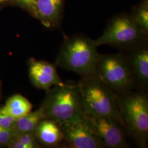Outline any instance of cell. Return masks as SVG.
<instances>
[{
  "instance_id": "1",
  "label": "cell",
  "mask_w": 148,
  "mask_h": 148,
  "mask_svg": "<svg viewBox=\"0 0 148 148\" xmlns=\"http://www.w3.org/2000/svg\"><path fill=\"white\" fill-rule=\"evenodd\" d=\"M41 107L46 119L58 124L86 117L77 84H64L48 89Z\"/></svg>"
},
{
  "instance_id": "2",
  "label": "cell",
  "mask_w": 148,
  "mask_h": 148,
  "mask_svg": "<svg viewBox=\"0 0 148 148\" xmlns=\"http://www.w3.org/2000/svg\"><path fill=\"white\" fill-rule=\"evenodd\" d=\"M95 40L85 35L68 37L56 59L55 65L80 76L96 75L99 54Z\"/></svg>"
},
{
  "instance_id": "3",
  "label": "cell",
  "mask_w": 148,
  "mask_h": 148,
  "mask_svg": "<svg viewBox=\"0 0 148 148\" xmlns=\"http://www.w3.org/2000/svg\"><path fill=\"white\" fill-rule=\"evenodd\" d=\"M77 85L87 116L111 117L124 125L116 95L96 75L82 76Z\"/></svg>"
},
{
  "instance_id": "4",
  "label": "cell",
  "mask_w": 148,
  "mask_h": 148,
  "mask_svg": "<svg viewBox=\"0 0 148 148\" xmlns=\"http://www.w3.org/2000/svg\"><path fill=\"white\" fill-rule=\"evenodd\" d=\"M116 97L124 125L141 147L145 146L148 137V95L142 91L131 90Z\"/></svg>"
},
{
  "instance_id": "5",
  "label": "cell",
  "mask_w": 148,
  "mask_h": 148,
  "mask_svg": "<svg viewBox=\"0 0 148 148\" xmlns=\"http://www.w3.org/2000/svg\"><path fill=\"white\" fill-rule=\"evenodd\" d=\"M96 75L119 94L131 90L136 85L125 56L120 53L99 54Z\"/></svg>"
},
{
  "instance_id": "6",
  "label": "cell",
  "mask_w": 148,
  "mask_h": 148,
  "mask_svg": "<svg viewBox=\"0 0 148 148\" xmlns=\"http://www.w3.org/2000/svg\"><path fill=\"white\" fill-rule=\"evenodd\" d=\"M145 35L132 17L119 15L111 19L101 37L95 41L98 47L107 45L117 47H132L141 42Z\"/></svg>"
},
{
  "instance_id": "7",
  "label": "cell",
  "mask_w": 148,
  "mask_h": 148,
  "mask_svg": "<svg viewBox=\"0 0 148 148\" xmlns=\"http://www.w3.org/2000/svg\"><path fill=\"white\" fill-rule=\"evenodd\" d=\"M87 116L88 121L102 148H122L128 147L123 125L115 118L109 116Z\"/></svg>"
},
{
  "instance_id": "8",
  "label": "cell",
  "mask_w": 148,
  "mask_h": 148,
  "mask_svg": "<svg viewBox=\"0 0 148 148\" xmlns=\"http://www.w3.org/2000/svg\"><path fill=\"white\" fill-rule=\"evenodd\" d=\"M64 139L75 148H101V144L90 127L87 116L76 122H65L59 124Z\"/></svg>"
},
{
  "instance_id": "9",
  "label": "cell",
  "mask_w": 148,
  "mask_h": 148,
  "mask_svg": "<svg viewBox=\"0 0 148 148\" xmlns=\"http://www.w3.org/2000/svg\"><path fill=\"white\" fill-rule=\"evenodd\" d=\"M28 65L30 79L38 88L47 90L53 86L64 84L59 76L55 64L31 58Z\"/></svg>"
},
{
  "instance_id": "10",
  "label": "cell",
  "mask_w": 148,
  "mask_h": 148,
  "mask_svg": "<svg viewBox=\"0 0 148 148\" xmlns=\"http://www.w3.org/2000/svg\"><path fill=\"white\" fill-rule=\"evenodd\" d=\"M133 47L130 54L125 57L135 84L140 88H146L148 84V47L141 42Z\"/></svg>"
},
{
  "instance_id": "11",
  "label": "cell",
  "mask_w": 148,
  "mask_h": 148,
  "mask_svg": "<svg viewBox=\"0 0 148 148\" xmlns=\"http://www.w3.org/2000/svg\"><path fill=\"white\" fill-rule=\"evenodd\" d=\"M63 0H37L34 14L47 27L58 25L61 18Z\"/></svg>"
},
{
  "instance_id": "12",
  "label": "cell",
  "mask_w": 148,
  "mask_h": 148,
  "mask_svg": "<svg viewBox=\"0 0 148 148\" xmlns=\"http://www.w3.org/2000/svg\"><path fill=\"white\" fill-rule=\"evenodd\" d=\"M34 134L38 142L47 147L58 145L64 139L63 134L58 123L46 118L38 123Z\"/></svg>"
},
{
  "instance_id": "13",
  "label": "cell",
  "mask_w": 148,
  "mask_h": 148,
  "mask_svg": "<svg viewBox=\"0 0 148 148\" xmlns=\"http://www.w3.org/2000/svg\"><path fill=\"white\" fill-rule=\"evenodd\" d=\"M46 119L41 107L36 110L30 111L16 119L12 131L13 136L27 133H35L38 123Z\"/></svg>"
},
{
  "instance_id": "14",
  "label": "cell",
  "mask_w": 148,
  "mask_h": 148,
  "mask_svg": "<svg viewBox=\"0 0 148 148\" xmlns=\"http://www.w3.org/2000/svg\"><path fill=\"white\" fill-rule=\"evenodd\" d=\"M1 108L5 113L17 119L32 111V104L24 96L16 95L8 98Z\"/></svg>"
},
{
  "instance_id": "15",
  "label": "cell",
  "mask_w": 148,
  "mask_h": 148,
  "mask_svg": "<svg viewBox=\"0 0 148 148\" xmlns=\"http://www.w3.org/2000/svg\"><path fill=\"white\" fill-rule=\"evenodd\" d=\"M9 148H40L34 133H27L13 136L6 145Z\"/></svg>"
},
{
  "instance_id": "16",
  "label": "cell",
  "mask_w": 148,
  "mask_h": 148,
  "mask_svg": "<svg viewBox=\"0 0 148 148\" xmlns=\"http://www.w3.org/2000/svg\"><path fill=\"white\" fill-rule=\"evenodd\" d=\"M132 17L138 27L147 34L148 32V0L143 1Z\"/></svg>"
},
{
  "instance_id": "17",
  "label": "cell",
  "mask_w": 148,
  "mask_h": 148,
  "mask_svg": "<svg viewBox=\"0 0 148 148\" xmlns=\"http://www.w3.org/2000/svg\"><path fill=\"white\" fill-rule=\"evenodd\" d=\"M16 120V119L5 113L1 108H0V127L12 131Z\"/></svg>"
},
{
  "instance_id": "18",
  "label": "cell",
  "mask_w": 148,
  "mask_h": 148,
  "mask_svg": "<svg viewBox=\"0 0 148 148\" xmlns=\"http://www.w3.org/2000/svg\"><path fill=\"white\" fill-rule=\"evenodd\" d=\"M13 137L12 131L0 127V147H6Z\"/></svg>"
},
{
  "instance_id": "19",
  "label": "cell",
  "mask_w": 148,
  "mask_h": 148,
  "mask_svg": "<svg viewBox=\"0 0 148 148\" xmlns=\"http://www.w3.org/2000/svg\"><path fill=\"white\" fill-rule=\"evenodd\" d=\"M37 0H14L16 3L23 7H25L34 13V7Z\"/></svg>"
},
{
  "instance_id": "20",
  "label": "cell",
  "mask_w": 148,
  "mask_h": 148,
  "mask_svg": "<svg viewBox=\"0 0 148 148\" xmlns=\"http://www.w3.org/2000/svg\"><path fill=\"white\" fill-rule=\"evenodd\" d=\"M10 0H0V3H5L8 2Z\"/></svg>"
}]
</instances>
